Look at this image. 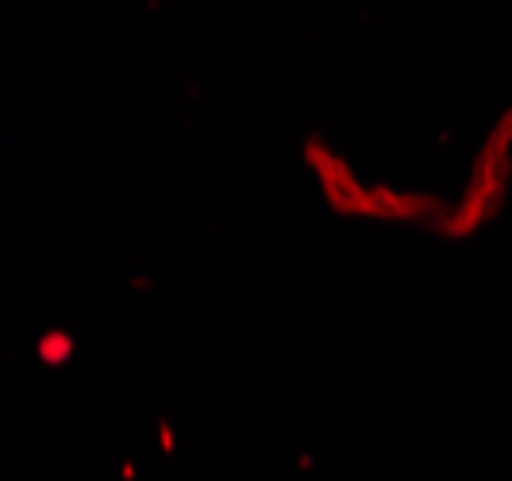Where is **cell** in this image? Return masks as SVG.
I'll list each match as a JSON object with an SVG mask.
<instances>
[{"label": "cell", "mask_w": 512, "mask_h": 481, "mask_svg": "<svg viewBox=\"0 0 512 481\" xmlns=\"http://www.w3.org/2000/svg\"><path fill=\"white\" fill-rule=\"evenodd\" d=\"M305 166L324 204L343 220H374L397 228H424L436 235L447 212V197L428 189H397L385 181H362L359 170L339 154L324 135L305 139Z\"/></svg>", "instance_id": "cell-1"}, {"label": "cell", "mask_w": 512, "mask_h": 481, "mask_svg": "<svg viewBox=\"0 0 512 481\" xmlns=\"http://www.w3.org/2000/svg\"><path fill=\"white\" fill-rule=\"evenodd\" d=\"M512 197V104L497 112V120L482 135L478 151L470 158L466 181L455 197H447V212L439 224V239L466 243L474 235L489 231Z\"/></svg>", "instance_id": "cell-2"}]
</instances>
